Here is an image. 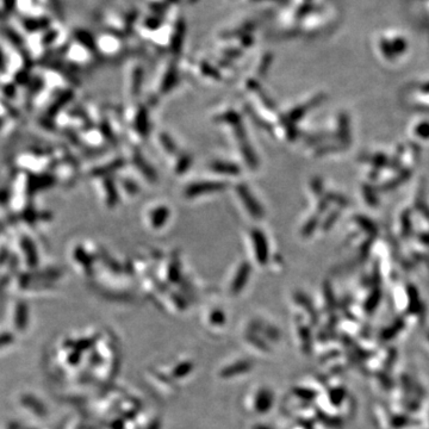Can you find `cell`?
Returning <instances> with one entry per match:
<instances>
[{"label": "cell", "mask_w": 429, "mask_h": 429, "mask_svg": "<svg viewBox=\"0 0 429 429\" xmlns=\"http://www.w3.org/2000/svg\"><path fill=\"white\" fill-rule=\"evenodd\" d=\"M249 366L250 364L249 362H239V364H235L232 366H229L223 371V376L225 377H232V376H236V375H240V373L247 371V369H249Z\"/></svg>", "instance_id": "obj_2"}, {"label": "cell", "mask_w": 429, "mask_h": 429, "mask_svg": "<svg viewBox=\"0 0 429 429\" xmlns=\"http://www.w3.org/2000/svg\"><path fill=\"white\" fill-rule=\"evenodd\" d=\"M272 395L268 393V391L264 390L262 393L258 396V401H257V409L259 412H268L269 406L272 405ZM257 410V412H258Z\"/></svg>", "instance_id": "obj_1"}, {"label": "cell", "mask_w": 429, "mask_h": 429, "mask_svg": "<svg viewBox=\"0 0 429 429\" xmlns=\"http://www.w3.org/2000/svg\"><path fill=\"white\" fill-rule=\"evenodd\" d=\"M11 341H12V336L11 335H6V334L0 335V347L9 345V342Z\"/></svg>", "instance_id": "obj_4"}, {"label": "cell", "mask_w": 429, "mask_h": 429, "mask_svg": "<svg viewBox=\"0 0 429 429\" xmlns=\"http://www.w3.org/2000/svg\"><path fill=\"white\" fill-rule=\"evenodd\" d=\"M414 132H415V136H417L420 140L427 141V140H429V122H420L414 128Z\"/></svg>", "instance_id": "obj_3"}]
</instances>
